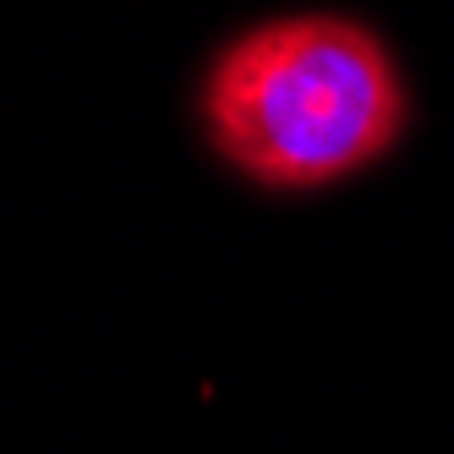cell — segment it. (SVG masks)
<instances>
[{"instance_id": "6da1fadb", "label": "cell", "mask_w": 454, "mask_h": 454, "mask_svg": "<svg viewBox=\"0 0 454 454\" xmlns=\"http://www.w3.org/2000/svg\"><path fill=\"white\" fill-rule=\"evenodd\" d=\"M405 82L372 27L301 12L247 27L203 77V126L224 165L274 192L329 186L405 132Z\"/></svg>"}]
</instances>
